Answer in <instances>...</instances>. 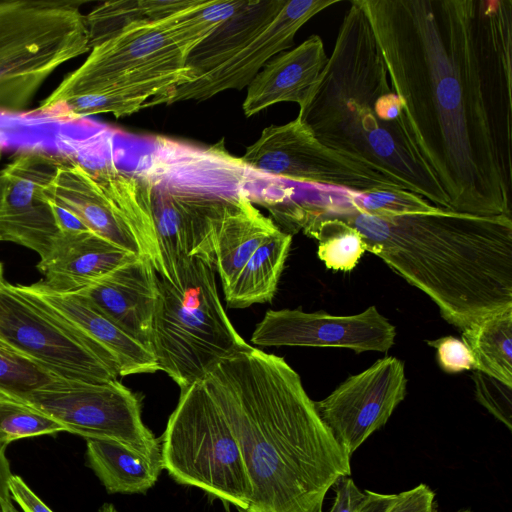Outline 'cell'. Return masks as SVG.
I'll return each instance as SVG.
<instances>
[{"label": "cell", "mask_w": 512, "mask_h": 512, "mask_svg": "<svg viewBox=\"0 0 512 512\" xmlns=\"http://www.w3.org/2000/svg\"><path fill=\"white\" fill-rule=\"evenodd\" d=\"M450 211L511 217L512 0H359Z\"/></svg>", "instance_id": "obj_1"}, {"label": "cell", "mask_w": 512, "mask_h": 512, "mask_svg": "<svg viewBox=\"0 0 512 512\" xmlns=\"http://www.w3.org/2000/svg\"><path fill=\"white\" fill-rule=\"evenodd\" d=\"M202 382L243 457L252 491L243 512H314L336 481L350 476L351 456L282 357L249 345Z\"/></svg>", "instance_id": "obj_2"}, {"label": "cell", "mask_w": 512, "mask_h": 512, "mask_svg": "<svg viewBox=\"0 0 512 512\" xmlns=\"http://www.w3.org/2000/svg\"><path fill=\"white\" fill-rule=\"evenodd\" d=\"M321 217L354 227L366 251L381 258L463 330L512 306V220L439 208L434 212L371 215L350 205Z\"/></svg>", "instance_id": "obj_3"}, {"label": "cell", "mask_w": 512, "mask_h": 512, "mask_svg": "<svg viewBox=\"0 0 512 512\" xmlns=\"http://www.w3.org/2000/svg\"><path fill=\"white\" fill-rule=\"evenodd\" d=\"M298 117L327 147L398 180L436 207L449 199L425 163L393 89L359 0H352L336 42Z\"/></svg>", "instance_id": "obj_4"}, {"label": "cell", "mask_w": 512, "mask_h": 512, "mask_svg": "<svg viewBox=\"0 0 512 512\" xmlns=\"http://www.w3.org/2000/svg\"><path fill=\"white\" fill-rule=\"evenodd\" d=\"M177 13L133 24L92 46L83 63L63 78L33 114L78 120L98 115L105 106L126 98L146 108L177 86L192 82L187 56L174 37Z\"/></svg>", "instance_id": "obj_5"}, {"label": "cell", "mask_w": 512, "mask_h": 512, "mask_svg": "<svg viewBox=\"0 0 512 512\" xmlns=\"http://www.w3.org/2000/svg\"><path fill=\"white\" fill-rule=\"evenodd\" d=\"M214 263L192 258L169 278L158 276L150 349L180 390L221 360L247 348L220 301Z\"/></svg>", "instance_id": "obj_6"}, {"label": "cell", "mask_w": 512, "mask_h": 512, "mask_svg": "<svg viewBox=\"0 0 512 512\" xmlns=\"http://www.w3.org/2000/svg\"><path fill=\"white\" fill-rule=\"evenodd\" d=\"M37 183L52 201L72 212L92 233L148 259L157 275L161 260L147 176L113 165L89 167L67 155L42 151Z\"/></svg>", "instance_id": "obj_7"}, {"label": "cell", "mask_w": 512, "mask_h": 512, "mask_svg": "<svg viewBox=\"0 0 512 512\" xmlns=\"http://www.w3.org/2000/svg\"><path fill=\"white\" fill-rule=\"evenodd\" d=\"M80 1H0V114L22 115L55 70L90 51Z\"/></svg>", "instance_id": "obj_8"}, {"label": "cell", "mask_w": 512, "mask_h": 512, "mask_svg": "<svg viewBox=\"0 0 512 512\" xmlns=\"http://www.w3.org/2000/svg\"><path fill=\"white\" fill-rule=\"evenodd\" d=\"M160 444L162 467L175 482L238 512L248 508L252 491L239 445L202 380L181 390Z\"/></svg>", "instance_id": "obj_9"}, {"label": "cell", "mask_w": 512, "mask_h": 512, "mask_svg": "<svg viewBox=\"0 0 512 512\" xmlns=\"http://www.w3.org/2000/svg\"><path fill=\"white\" fill-rule=\"evenodd\" d=\"M0 342L69 380H116L115 359L21 285L0 279Z\"/></svg>", "instance_id": "obj_10"}, {"label": "cell", "mask_w": 512, "mask_h": 512, "mask_svg": "<svg viewBox=\"0 0 512 512\" xmlns=\"http://www.w3.org/2000/svg\"><path fill=\"white\" fill-rule=\"evenodd\" d=\"M66 432L117 443L146 459L161 461L160 439L142 420L141 403L121 382L60 379L25 400Z\"/></svg>", "instance_id": "obj_11"}, {"label": "cell", "mask_w": 512, "mask_h": 512, "mask_svg": "<svg viewBox=\"0 0 512 512\" xmlns=\"http://www.w3.org/2000/svg\"><path fill=\"white\" fill-rule=\"evenodd\" d=\"M241 160L257 172L293 182L358 191L405 190L393 177L321 143L298 116L286 124L264 128Z\"/></svg>", "instance_id": "obj_12"}, {"label": "cell", "mask_w": 512, "mask_h": 512, "mask_svg": "<svg viewBox=\"0 0 512 512\" xmlns=\"http://www.w3.org/2000/svg\"><path fill=\"white\" fill-rule=\"evenodd\" d=\"M148 178L152 183L151 209L162 268L158 276L169 279L179 265L192 258L215 265L217 227L227 197L236 192L200 190Z\"/></svg>", "instance_id": "obj_13"}, {"label": "cell", "mask_w": 512, "mask_h": 512, "mask_svg": "<svg viewBox=\"0 0 512 512\" xmlns=\"http://www.w3.org/2000/svg\"><path fill=\"white\" fill-rule=\"evenodd\" d=\"M406 388L403 362L389 356L348 377L314 404L334 438L352 456L371 434L386 424L405 398Z\"/></svg>", "instance_id": "obj_14"}, {"label": "cell", "mask_w": 512, "mask_h": 512, "mask_svg": "<svg viewBox=\"0 0 512 512\" xmlns=\"http://www.w3.org/2000/svg\"><path fill=\"white\" fill-rule=\"evenodd\" d=\"M396 331L375 306L361 313L338 316L301 309L268 310L251 341L259 346L346 348L361 353L387 352Z\"/></svg>", "instance_id": "obj_15"}, {"label": "cell", "mask_w": 512, "mask_h": 512, "mask_svg": "<svg viewBox=\"0 0 512 512\" xmlns=\"http://www.w3.org/2000/svg\"><path fill=\"white\" fill-rule=\"evenodd\" d=\"M340 2L286 0L274 20L236 55L200 78L177 86L155 105L203 101L226 90H242L270 59L293 46L296 33L307 21Z\"/></svg>", "instance_id": "obj_16"}, {"label": "cell", "mask_w": 512, "mask_h": 512, "mask_svg": "<svg viewBox=\"0 0 512 512\" xmlns=\"http://www.w3.org/2000/svg\"><path fill=\"white\" fill-rule=\"evenodd\" d=\"M40 151L17 153L0 170V237L36 252H49L59 231L36 184Z\"/></svg>", "instance_id": "obj_17"}, {"label": "cell", "mask_w": 512, "mask_h": 512, "mask_svg": "<svg viewBox=\"0 0 512 512\" xmlns=\"http://www.w3.org/2000/svg\"><path fill=\"white\" fill-rule=\"evenodd\" d=\"M157 280L151 262L138 257L77 293L150 349Z\"/></svg>", "instance_id": "obj_18"}, {"label": "cell", "mask_w": 512, "mask_h": 512, "mask_svg": "<svg viewBox=\"0 0 512 512\" xmlns=\"http://www.w3.org/2000/svg\"><path fill=\"white\" fill-rule=\"evenodd\" d=\"M21 286L108 351L117 363L120 376L160 370L148 347L128 334L86 297L77 292L55 291L42 281Z\"/></svg>", "instance_id": "obj_19"}, {"label": "cell", "mask_w": 512, "mask_h": 512, "mask_svg": "<svg viewBox=\"0 0 512 512\" xmlns=\"http://www.w3.org/2000/svg\"><path fill=\"white\" fill-rule=\"evenodd\" d=\"M328 56L319 35L270 59L247 86L242 109L246 117L281 102L301 107L323 71Z\"/></svg>", "instance_id": "obj_20"}, {"label": "cell", "mask_w": 512, "mask_h": 512, "mask_svg": "<svg viewBox=\"0 0 512 512\" xmlns=\"http://www.w3.org/2000/svg\"><path fill=\"white\" fill-rule=\"evenodd\" d=\"M138 257L92 232L60 233L37 268L50 289L77 292Z\"/></svg>", "instance_id": "obj_21"}, {"label": "cell", "mask_w": 512, "mask_h": 512, "mask_svg": "<svg viewBox=\"0 0 512 512\" xmlns=\"http://www.w3.org/2000/svg\"><path fill=\"white\" fill-rule=\"evenodd\" d=\"M278 229L253 205L247 190L227 197L214 243L215 268L223 291L232 285L255 250Z\"/></svg>", "instance_id": "obj_22"}, {"label": "cell", "mask_w": 512, "mask_h": 512, "mask_svg": "<svg viewBox=\"0 0 512 512\" xmlns=\"http://www.w3.org/2000/svg\"><path fill=\"white\" fill-rule=\"evenodd\" d=\"M286 0H246L188 55L193 81L218 68L258 36L278 15Z\"/></svg>", "instance_id": "obj_23"}, {"label": "cell", "mask_w": 512, "mask_h": 512, "mask_svg": "<svg viewBox=\"0 0 512 512\" xmlns=\"http://www.w3.org/2000/svg\"><path fill=\"white\" fill-rule=\"evenodd\" d=\"M291 242L292 235L278 229L255 250L224 291L230 308H247L273 299Z\"/></svg>", "instance_id": "obj_24"}, {"label": "cell", "mask_w": 512, "mask_h": 512, "mask_svg": "<svg viewBox=\"0 0 512 512\" xmlns=\"http://www.w3.org/2000/svg\"><path fill=\"white\" fill-rule=\"evenodd\" d=\"M86 458L109 494H146L163 470L162 461L146 459L105 440L87 439Z\"/></svg>", "instance_id": "obj_25"}, {"label": "cell", "mask_w": 512, "mask_h": 512, "mask_svg": "<svg viewBox=\"0 0 512 512\" xmlns=\"http://www.w3.org/2000/svg\"><path fill=\"white\" fill-rule=\"evenodd\" d=\"M474 370L512 387V306L488 314L462 330Z\"/></svg>", "instance_id": "obj_26"}, {"label": "cell", "mask_w": 512, "mask_h": 512, "mask_svg": "<svg viewBox=\"0 0 512 512\" xmlns=\"http://www.w3.org/2000/svg\"><path fill=\"white\" fill-rule=\"evenodd\" d=\"M196 0L107 1L85 15L90 48L137 23L163 20Z\"/></svg>", "instance_id": "obj_27"}, {"label": "cell", "mask_w": 512, "mask_h": 512, "mask_svg": "<svg viewBox=\"0 0 512 512\" xmlns=\"http://www.w3.org/2000/svg\"><path fill=\"white\" fill-rule=\"evenodd\" d=\"M302 229L307 236L318 241L317 255L328 269L351 271L366 252L362 235L340 219L311 218Z\"/></svg>", "instance_id": "obj_28"}, {"label": "cell", "mask_w": 512, "mask_h": 512, "mask_svg": "<svg viewBox=\"0 0 512 512\" xmlns=\"http://www.w3.org/2000/svg\"><path fill=\"white\" fill-rule=\"evenodd\" d=\"M246 0H196L179 11L174 22V37L182 52L189 53L216 27L231 17Z\"/></svg>", "instance_id": "obj_29"}, {"label": "cell", "mask_w": 512, "mask_h": 512, "mask_svg": "<svg viewBox=\"0 0 512 512\" xmlns=\"http://www.w3.org/2000/svg\"><path fill=\"white\" fill-rule=\"evenodd\" d=\"M60 379L62 378L0 342V398L24 403L31 393Z\"/></svg>", "instance_id": "obj_30"}, {"label": "cell", "mask_w": 512, "mask_h": 512, "mask_svg": "<svg viewBox=\"0 0 512 512\" xmlns=\"http://www.w3.org/2000/svg\"><path fill=\"white\" fill-rule=\"evenodd\" d=\"M65 428L34 407L9 398H0V452L16 440L63 432Z\"/></svg>", "instance_id": "obj_31"}, {"label": "cell", "mask_w": 512, "mask_h": 512, "mask_svg": "<svg viewBox=\"0 0 512 512\" xmlns=\"http://www.w3.org/2000/svg\"><path fill=\"white\" fill-rule=\"evenodd\" d=\"M348 203L371 215H404L439 209L423 197L403 189L348 190Z\"/></svg>", "instance_id": "obj_32"}, {"label": "cell", "mask_w": 512, "mask_h": 512, "mask_svg": "<svg viewBox=\"0 0 512 512\" xmlns=\"http://www.w3.org/2000/svg\"><path fill=\"white\" fill-rule=\"evenodd\" d=\"M364 493L359 512H435L434 492L424 483L398 494Z\"/></svg>", "instance_id": "obj_33"}, {"label": "cell", "mask_w": 512, "mask_h": 512, "mask_svg": "<svg viewBox=\"0 0 512 512\" xmlns=\"http://www.w3.org/2000/svg\"><path fill=\"white\" fill-rule=\"evenodd\" d=\"M473 371L477 401L511 431L512 387L482 372Z\"/></svg>", "instance_id": "obj_34"}, {"label": "cell", "mask_w": 512, "mask_h": 512, "mask_svg": "<svg viewBox=\"0 0 512 512\" xmlns=\"http://www.w3.org/2000/svg\"><path fill=\"white\" fill-rule=\"evenodd\" d=\"M426 343L436 349V358L443 371L453 374L474 370V358L462 340L445 336Z\"/></svg>", "instance_id": "obj_35"}, {"label": "cell", "mask_w": 512, "mask_h": 512, "mask_svg": "<svg viewBox=\"0 0 512 512\" xmlns=\"http://www.w3.org/2000/svg\"><path fill=\"white\" fill-rule=\"evenodd\" d=\"M334 501L329 512H359L365 493L349 476L340 477L332 486Z\"/></svg>", "instance_id": "obj_36"}, {"label": "cell", "mask_w": 512, "mask_h": 512, "mask_svg": "<svg viewBox=\"0 0 512 512\" xmlns=\"http://www.w3.org/2000/svg\"><path fill=\"white\" fill-rule=\"evenodd\" d=\"M9 489L13 500L23 512H53L18 475H12Z\"/></svg>", "instance_id": "obj_37"}, {"label": "cell", "mask_w": 512, "mask_h": 512, "mask_svg": "<svg viewBox=\"0 0 512 512\" xmlns=\"http://www.w3.org/2000/svg\"><path fill=\"white\" fill-rule=\"evenodd\" d=\"M12 475L5 452H0V512H20L14 505L9 489Z\"/></svg>", "instance_id": "obj_38"}, {"label": "cell", "mask_w": 512, "mask_h": 512, "mask_svg": "<svg viewBox=\"0 0 512 512\" xmlns=\"http://www.w3.org/2000/svg\"><path fill=\"white\" fill-rule=\"evenodd\" d=\"M98 512H118L113 504L105 503L101 506Z\"/></svg>", "instance_id": "obj_39"}, {"label": "cell", "mask_w": 512, "mask_h": 512, "mask_svg": "<svg viewBox=\"0 0 512 512\" xmlns=\"http://www.w3.org/2000/svg\"><path fill=\"white\" fill-rule=\"evenodd\" d=\"M2 278H3V265L0 262V279H2Z\"/></svg>", "instance_id": "obj_40"}, {"label": "cell", "mask_w": 512, "mask_h": 512, "mask_svg": "<svg viewBox=\"0 0 512 512\" xmlns=\"http://www.w3.org/2000/svg\"><path fill=\"white\" fill-rule=\"evenodd\" d=\"M314 512H323L322 507L317 508Z\"/></svg>", "instance_id": "obj_41"}, {"label": "cell", "mask_w": 512, "mask_h": 512, "mask_svg": "<svg viewBox=\"0 0 512 512\" xmlns=\"http://www.w3.org/2000/svg\"><path fill=\"white\" fill-rule=\"evenodd\" d=\"M458 512H471L469 510H461V511H458Z\"/></svg>", "instance_id": "obj_42"}, {"label": "cell", "mask_w": 512, "mask_h": 512, "mask_svg": "<svg viewBox=\"0 0 512 512\" xmlns=\"http://www.w3.org/2000/svg\"><path fill=\"white\" fill-rule=\"evenodd\" d=\"M0 241H1V237H0Z\"/></svg>", "instance_id": "obj_43"}]
</instances>
